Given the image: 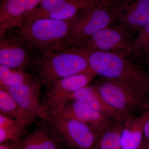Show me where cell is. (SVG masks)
Masks as SVG:
<instances>
[{
    "label": "cell",
    "mask_w": 149,
    "mask_h": 149,
    "mask_svg": "<svg viewBox=\"0 0 149 149\" xmlns=\"http://www.w3.org/2000/svg\"><path fill=\"white\" fill-rule=\"evenodd\" d=\"M60 143L49 125H40L21 139L19 149H61Z\"/></svg>",
    "instance_id": "16"
},
{
    "label": "cell",
    "mask_w": 149,
    "mask_h": 149,
    "mask_svg": "<svg viewBox=\"0 0 149 149\" xmlns=\"http://www.w3.org/2000/svg\"><path fill=\"white\" fill-rule=\"evenodd\" d=\"M139 35L133 40L131 54L146 52L149 48V22L141 29Z\"/></svg>",
    "instance_id": "23"
},
{
    "label": "cell",
    "mask_w": 149,
    "mask_h": 149,
    "mask_svg": "<svg viewBox=\"0 0 149 149\" xmlns=\"http://www.w3.org/2000/svg\"><path fill=\"white\" fill-rule=\"evenodd\" d=\"M100 0H65L61 8L51 14L47 18L68 19L73 18L80 11L93 5Z\"/></svg>",
    "instance_id": "20"
},
{
    "label": "cell",
    "mask_w": 149,
    "mask_h": 149,
    "mask_svg": "<svg viewBox=\"0 0 149 149\" xmlns=\"http://www.w3.org/2000/svg\"><path fill=\"white\" fill-rule=\"evenodd\" d=\"M143 136L144 139L149 141V119L147 120L144 126Z\"/></svg>",
    "instance_id": "25"
},
{
    "label": "cell",
    "mask_w": 149,
    "mask_h": 149,
    "mask_svg": "<svg viewBox=\"0 0 149 149\" xmlns=\"http://www.w3.org/2000/svg\"><path fill=\"white\" fill-rule=\"evenodd\" d=\"M75 17L68 19L45 18L26 21L19 26L16 34L31 49L42 53L59 50L66 47L65 41Z\"/></svg>",
    "instance_id": "1"
},
{
    "label": "cell",
    "mask_w": 149,
    "mask_h": 149,
    "mask_svg": "<svg viewBox=\"0 0 149 149\" xmlns=\"http://www.w3.org/2000/svg\"><path fill=\"white\" fill-rule=\"evenodd\" d=\"M47 123L68 149H92L100 135L85 123L60 116H52Z\"/></svg>",
    "instance_id": "7"
},
{
    "label": "cell",
    "mask_w": 149,
    "mask_h": 149,
    "mask_svg": "<svg viewBox=\"0 0 149 149\" xmlns=\"http://www.w3.org/2000/svg\"><path fill=\"white\" fill-rule=\"evenodd\" d=\"M118 1L100 0L80 11L67 37L66 47L73 46L117 21Z\"/></svg>",
    "instance_id": "4"
},
{
    "label": "cell",
    "mask_w": 149,
    "mask_h": 149,
    "mask_svg": "<svg viewBox=\"0 0 149 149\" xmlns=\"http://www.w3.org/2000/svg\"><path fill=\"white\" fill-rule=\"evenodd\" d=\"M149 119V108L138 116L129 115L123 118L121 149H138L144 139V126Z\"/></svg>",
    "instance_id": "14"
},
{
    "label": "cell",
    "mask_w": 149,
    "mask_h": 149,
    "mask_svg": "<svg viewBox=\"0 0 149 149\" xmlns=\"http://www.w3.org/2000/svg\"><path fill=\"white\" fill-rule=\"evenodd\" d=\"M82 102L96 111L114 118L116 120H123L124 117L107 103L95 85L80 88L71 94L69 101Z\"/></svg>",
    "instance_id": "15"
},
{
    "label": "cell",
    "mask_w": 149,
    "mask_h": 149,
    "mask_svg": "<svg viewBox=\"0 0 149 149\" xmlns=\"http://www.w3.org/2000/svg\"><path fill=\"white\" fill-rule=\"evenodd\" d=\"M147 59H148V62L149 63V57H147Z\"/></svg>",
    "instance_id": "28"
},
{
    "label": "cell",
    "mask_w": 149,
    "mask_h": 149,
    "mask_svg": "<svg viewBox=\"0 0 149 149\" xmlns=\"http://www.w3.org/2000/svg\"><path fill=\"white\" fill-rule=\"evenodd\" d=\"M145 54H146L147 57H149V48L146 51V52H145Z\"/></svg>",
    "instance_id": "27"
},
{
    "label": "cell",
    "mask_w": 149,
    "mask_h": 149,
    "mask_svg": "<svg viewBox=\"0 0 149 149\" xmlns=\"http://www.w3.org/2000/svg\"><path fill=\"white\" fill-rule=\"evenodd\" d=\"M41 0H1L0 37L8 29L20 26Z\"/></svg>",
    "instance_id": "12"
},
{
    "label": "cell",
    "mask_w": 149,
    "mask_h": 149,
    "mask_svg": "<svg viewBox=\"0 0 149 149\" xmlns=\"http://www.w3.org/2000/svg\"><path fill=\"white\" fill-rule=\"evenodd\" d=\"M94 85L107 103L124 118L149 108L148 88L105 78Z\"/></svg>",
    "instance_id": "3"
},
{
    "label": "cell",
    "mask_w": 149,
    "mask_h": 149,
    "mask_svg": "<svg viewBox=\"0 0 149 149\" xmlns=\"http://www.w3.org/2000/svg\"><path fill=\"white\" fill-rule=\"evenodd\" d=\"M30 125L25 121L18 120L8 127L0 128V143L11 141H20L28 134Z\"/></svg>",
    "instance_id": "22"
},
{
    "label": "cell",
    "mask_w": 149,
    "mask_h": 149,
    "mask_svg": "<svg viewBox=\"0 0 149 149\" xmlns=\"http://www.w3.org/2000/svg\"><path fill=\"white\" fill-rule=\"evenodd\" d=\"M20 141H11L0 143V149H19Z\"/></svg>",
    "instance_id": "24"
},
{
    "label": "cell",
    "mask_w": 149,
    "mask_h": 149,
    "mask_svg": "<svg viewBox=\"0 0 149 149\" xmlns=\"http://www.w3.org/2000/svg\"><path fill=\"white\" fill-rule=\"evenodd\" d=\"M138 149H149V141L143 139L142 144Z\"/></svg>",
    "instance_id": "26"
},
{
    "label": "cell",
    "mask_w": 149,
    "mask_h": 149,
    "mask_svg": "<svg viewBox=\"0 0 149 149\" xmlns=\"http://www.w3.org/2000/svg\"><path fill=\"white\" fill-rule=\"evenodd\" d=\"M42 85L41 80L36 77L29 83L12 87H1L6 90L34 120L39 118L48 122L50 116L45 104L40 100Z\"/></svg>",
    "instance_id": "9"
},
{
    "label": "cell",
    "mask_w": 149,
    "mask_h": 149,
    "mask_svg": "<svg viewBox=\"0 0 149 149\" xmlns=\"http://www.w3.org/2000/svg\"><path fill=\"white\" fill-rule=\"evenodd\" d=\"M96 75L93 71L78 73L57 79L47 85L44 103L50 117L58 114L69 102L71 94L89 85Z\"/></svg>",
    "instance_id": "8"
},
{
    "label": "cell",
    "mask_w": 149,
    "mask_h": 149,
    "mask_svg": "<svg viewBox=\"0 0 149 149\" xmlns=\"http://www.w3.org/2000/svg\"><path fill=\"white\" fill-rule=\"evenodd\" d=\"M56 115L72 118L85 123L100 135L116 121L114 118L96 111L82 102L75 100L69 101Z\"/></svg>",
    "instance_id": "11"
},
{
    "label": "cell",
    "mask_w": 149,
    "mask_h": 149,
    "mask_svg": "<svg viewBox=\"0 0 149 149\" xmlns=\"http://www.w3.org/2000/svg\"><path fill=\"white\" fill-rule=\"evenodd\" d=\"M117 22L132 32H139L149 22V0H120Z\"/></svg>",
    "instance_id": "13"
},
{
    "label": "cell",
    "mask_w": 149,
    "mask_h": 149,
    "mask_svg": "<svg viewBox=\"0 0 149 149\" xmlns=\"http://www.w3.org/2000/svg\"><path fill=\"white\" fill-rule=\"evenodd\" d=\"M65 1V0H41L39 5L29 13L23 23L26 21L47 18L51 14L61 8Z\"/></svg>",
    "instance_id": "21"
},
{
    "label": "cell",
    "mask_w": 149,
    "mask_h": 149,
    "mask_svg": "<svg viewBox=\"0 0 149 149\" xmlns=\"http://www.w3.org/2000/svg\"><path fill=\"white\" fill-rule=\"evenodd\" d=\"M32 75L24 69L13 68L0 64V85L10 87L31 82L34 80Z\"/></svg>",
    "instance_id": "19"
},
{
    "label": "cell",
    "mask_w": 149,
    "mask_h": 149,
    "mask_svg": "<svg viewBox=\"0 0 149 149\" xmlns=\"http://www.w3.org/2000/svg\"><path fill=\"white\" fill-rule=\"evenodd\" d=\"M87 51L89 65L105 79L124 81L149 88V75L124 56L108 52Z\"/></svg>",
    "instance_id": "5"
},
{
    "label": "cell",
    "mask_w": 149,
    "mask_h": 149,
    "mask_svg": "<svg viewBox=\"0 0 149 149\" xmlns=\"http://www.w3.org/2000/svg\"><path fill=\"white\" fill-rule=\"evenodd\" d=\"M92 149H95V148H92Z\"/></svg>",
    "instance_id": "29"
},
{
    "label": "cell",
    "mask_w": 149,
    "mask_h": 149,
    "mask_svg": "<svg viewBox=\"0 0 149 149\" xmlns=\"http://www.w3.org/2000/svg\"><path fill=\"white\" fill-rule=\"evenodd\" d=\"M132 33L116 21L72 46L88 51L113 53L126 57L131 54L134 40Z\"/></svg>",
    "instance_id": "6"
},
{
    "label": "cell",
    "mask_w": 149,
    "mask_h": 149,
    "mask_svg": "<svg viewBox=\"0 0 149 149\" xmlns=\"http://www.w3.org/2000/svg\"><path fill=\"white\" fill-rule=\"evenodd\" d=\"M0 112L25 121L30 125L35 122L31 116L19 105L6 90L0 87Z\"/></svg>",
    "instance_id": "17"
},
{
    "label": "cell",
    "mask_w": 149,
    "mask_h": 149,
    "mask_svg": "<svg viewBox=\"0 0 149 149\" xmlns=\"http://www.w3.org/2000/svg\"><path fill=\"white\" fill-rule=\"evenodd\" d=\"M31 50L17 34L5 35L0 38V64L24 69L33 60Z\"/></svg>",
    "instance_id": "10"
},
{
    "label": "cell",
    "mask_w": 149,
    "mask_h": 149,
    "mask_svg": "<svg viewBox=\"0 0 149 149\" xmlns=\"http://www.w3.org/2000/svg\"><path fill=\"white\" fill-rule=\"evenodd\" d=\"M123 120H116L99 136L95 149H121Z\"/></svg>",
    "instance_id": "18"
},
{
    "label": "cell",
    "mask_w": 149,
    "mask_h": 149,
    "mask_svg": "<svg viewBox=\"0 0 149 149\" xmlns=\"http://www.w3.org/2000/svg\"><path fill=\"white\" fill-rule=\"evenodd\" d=\"M36 62L43 83L47 85L57 79L93 71L87 51L72 46L42 53Z\"/></svg>",
    "instance_id": "2"
}]
</instances>
